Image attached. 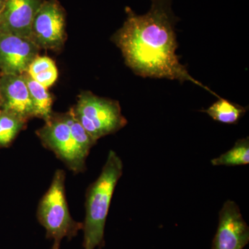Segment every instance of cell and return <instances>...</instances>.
<instances>
[{"instance_id": "obj_1", "label": "cell", "mask_w": 249, "mask_h": 249, "mask_svg": "<svg viewBox=\"0 0 249 249\" xmlns=\"http://www.w3.org/2000/svg\"><path fill=\"white\" fill-rule=\"evenodd\" d=\"M173 0H151L147 14L137 15L126 8L127 18L114 40L127 66L143 78L190 81L219 96L193 78L176 53L175 25L179 20L172 9Z\"/></svg>"}, {"instance_id": "obj_2", "label": "cell", "mask_w": 249, "mask_h": 249, "mask_svg": "<svg viewBox=\"0 0 249 249\" xmlns=\"http://www.w3.org/2000/svg\"><path fill=\"white\" fill-rule=\"evenodd\" d=\"M123 172L122 160L116 152L110 150L99 177L87 190L82 229L84 249H102L104 247L105 228L109 206Z\"/></svg>"}, {"instance_id": "obj_3", "label": "cell", "mask_w": 249, "mask_h": 249, "mask_svg": "<svg viewBox=\"0 0 249 249\" xmlns=\"http://www.w3.org/2000/svg\"><path fill=\"white\" fill-rule=\"evenodd\" d=\"M65 172L57 170L48 191L39 202L37 218L46 230V237L53 240L52 249H59L64 238L71 240L83 229V224L73 219L65 196Z\"/></svg>"}, {"instance_id": "obj_4", "label": "cell", "mask_w": 249, "mask_h": 249, "mask_svg": "<svg viewBox=\"0 0 249 249\" xmlns=\"http://www.w3.org/2000/svg\"><path fill=\"white\" fill-rule=\"evenodd\" d=\"M73 110L80 124L96 142L115 133L127 124L118 101L99 97L92 93L80 95Z\"/></svg>"}, {"instance_id": "obj_5", "label": "cell", "mask_w": 249, "mask_h": 249, "mask_svg": "<svg viewBox=\"0 0 249 249\" xmlns=\"http://www.w3.org/2000/svg\"><path fill=\"white\" fill-rule=\"evenodd\" d=\"M36 134L42 145L53 152L71 171L74 173L85 171L88 155L72 136L65 114H52Z\"/></svg>"}, {"instance_id": "obj_6", "label": "cell", "mask_w": 249, "mask_h": 249, "mask_svg": "<svg viewBox=\"0 0 249 249\" xmlns=\"http://www.w3.org/2000/svg\"><path fill=\"white\" fill-rule=\"evenodd\" d=\"M65 38L64 9L57 0H44L33 20L31 40L40 49H56Z\"/></svg>"}, {"instance_id": "obj_7", "label": "cell", "mask_w": 249, "mask_h": 249, "mask_svg": "<svg viewBox=\"0 0 249 249\" xmlns=\"http://www.w3.org/2000/svg\"><path fill=\"white\" fill-rule=\"evenodd\" d=\"M249 242V227L235 201L227 200L219 213L212 249H243Z\"/></svg>"}, {"instance_id": "obj_8", "label": "cell", "mask_w": 249, "mask_h": 249, "mask_svg": "<svg viewBox=\"0 0 249 249\" xmlns=\"http://www.w3.org/2000/svg\"><path fill=\"white\" fill-rule=\"evenodd\" d=\"M40 49L31 39L0 34V71L2 74L22 75L27 71Z\"/></svg>"}, {"instance_id": "obj_9", "label": "cell", "mask_w": 249, "mask_h": 249, "mask_svg": "<svg viewBox=\"0 0 249 249\" xmlns=\"http://www.w3.org/2000/svg\"><path fill=\"white\" fill-rule=\"evenodd\" d=\"M44 0H6L0 14V34L31 39V26Z\"/></svg>"}, {"instance_id": "obj_10", "label": "cell", "mask_w": 249, "mask_h": 249, "mask_svg": "<svg viewBox=\"0 0 249 249\" xmlns=\"http://www.w3.org/2000/svg\"><path fill=\"white\" fill-rule=\"evenodd\" d=\"M0 109L12 113L24 121L34 117L32 101L22 74L1 76Z\"/></svg>"}, {"instance_id": "obj_11", "label": "cell", "mask_w": 249, "mask_h": 249, "mask_svg": "<svg viewBox=\"0 0 249 249\" xmlns=\"http://www.w3.org/2000/svg\"><path fill=\"white\" fill-rule=\"evenodd\" d=\"M22 76L25 80L32 101L34 117L41 118L45 121L48 120L53 114L52 96L49 94L47 89L33 79L27 72L23 73Z\"/></svg>"}, {"instance_id": "obj_12", "label": "cell", "mask_w": 249, "mask_h": 249, "mask_svg": "<svg viewBox=\"0 0 249 249\" xmlns=\"http://www.w3.org/2000/svg\"><path fill=\"white\" fill-rule=\"evenodd\" d=\"M248 107L231 102L221 97L208 109L201 111L206 113L213 120L224 124H237L245 115Z\"/></svg>"}, {"instance_id": "obj_13", "label": "cell", "mask_w": 249, "mask_h": 249, "mask_svg": "<svg viewBox=\"0 0 249 249\" xmlns=\"http://www.w3.org/2000/svg\"><path fill=\"white\" fill-rule=\"evenodd\" d=\"M214 166H238L249 163V139H240L231 149L222 155L211 160Z\"/></svg>"}, {"instance_id": "obj_14", "label": "cell", "mask_w": 249, "mask_h": 249, "mask_svg": "<svg viewBox=\"0 0 249 249\" xmlns=\"http://www.w3.org/2000/svg\"><path fill=\"white\" fill-rule=\"evenodd\" d=\"M27 121L9 111H0V147H6L12 142L25 126Z\"/></svg>"}, {"instance_id": "obj_15", "label": "cell", "mask_w": 249, "mask_h": 249, "mask_svg": "<svg viewBox=\"0 0 249 249\" xmlns=\"http://www.w3.org/2000/svg\"><path fill=\"white\" fill-rule=\"evenodd\" d=\"M65 116L75 141L82 150L87 155H89L90 150L96 143V142L91 138V136L87 132L83 125L80 124L73 112V109L65 113Z\"/></svg>"}, {"instance_id": "obj_16", "label": "cell", "mask_w": 249, "mask_h": 249, "mask_svg": "<svg viewBox=\"0 0 249 249\" xmlns=\"http://www.w3.org/2000/svg\"><path fill=\"white\" fill-rule=\"evenodd\" d=\"M55 67L53 60L48 57L37 56L31 62L27 73L31 78H34L36 75Z\"/></svg>"}, {"instance_id": "obj_17", "label": "cell", "mask_w": 249, "mask_h": 249, "mask_svg": "<svg viewBox=\"0 0 249 249\" xmlns=\"http://www.w3.org/2000/svg\"><path fill=\"white\" fill-rule=\"evenodd\" d=\"M32 78L47 89L49 87L52 86L58 78V70H57L56 67H53V68L36 75Z\"/></svg>"}, {"instance_id": "obj_18", "label": "cell", "mask_w": 249, "mask_h": 249, "mask_svg": "<svg viewBox=\"0 0 249 249\" xmlns=\"http://www.w3.org/2000/svg\"><path fill=\"white\" fill-rule=\"evenodd\" d=\"M6 0H0V14L1 11L4 9L5 4H6Z\"/></svg>"}, {"instance_id": "obj_19", "label": "cell", "mask_w": 249, "mask_h": 249, "mask_svg": "<svg viewBox=\"0 0 249 249\" xmlns=\"http://www.w3.org/2000/svg\"><path fill=\"white\" fill-rule=\"evenodd\" d=\"M0 111H1V109H0Z\"/></svg>"}]
</instances>
